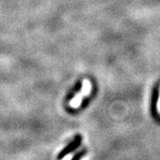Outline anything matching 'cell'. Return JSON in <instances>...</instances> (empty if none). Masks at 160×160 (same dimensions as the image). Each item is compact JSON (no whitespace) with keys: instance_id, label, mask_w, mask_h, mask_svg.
<instances>
[{"instance_id":"1","label":"cell","mask_w":160,"mask_h":160,"mask_svg":"<svg viewBox=\"0 0 160 160\" xmlns=\"http://www.w3.org/2000/svg\"><path fill=\"white\" fill-rule=\"evenodd\" d=\"M92 91V84L91 82L89 81L88 79H85L83 81V86H82V88H81V90L79 91V92L75 96L72 100H71V102L69 103V105L72 107V108H75V109H77V108H78L79 107V105L82 102V101H83V99L86 96H88L90 93H91Z\"/></svg>"},{"instance_id":"2","label":"cell","mask_w":160,"mask_h":160,"mask_svg":"<svg viewBox=\"0 0 160 160\" xmlns=\"http://www.w3.org/2000/svg\"><path fill=\"white\" fill-rule=\"evenodd\" d=\"M82 142V137L80 136V135H78V136H76L75 139L71 142L68 144L65 148L63 149H62V151L59 153L58 155V160H61L63 158H65L67 155L70 154L72 151H74L75 149H77L78 147H79L80 143Z\"/></svg>"},{"instance_id":"3","label":"cell","mask_w":160,"mask_h":160,"mask_svg":"<svg viewBox=\"0 0 160 160\" xmlns=\"http://www.w3.org/2000/svg\"><path fill=\"white\" fill-rule=\"evenodd\" d=\"M86 153V150H83V151H80L78 153H77V154L75 155L74 157L71 158V160H80L83 157H84V155Z\"/></svg>"},{"instance_id":"4","label":"cell","mask_w":160,"mask_h":160,"mask_svg":"<svg viewBox=\"0 0 160 160\" xmlns=\"http://www.w3.org/2000/svg\"><path fill=\"white\" fill-rule=\"evenodd\" d=\"M157 108H158V111L160 113V93L159 97H158V104H157Z\"/></svg>"}]
</instances>
